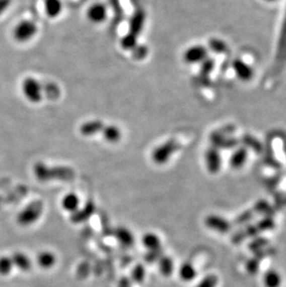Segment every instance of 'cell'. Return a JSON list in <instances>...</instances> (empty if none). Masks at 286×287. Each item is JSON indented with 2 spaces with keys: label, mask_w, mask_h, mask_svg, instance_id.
<instances>
[{
  "label": "cell",
  "mask_w": 286,
  "mask_h": 287,
  "mask_svg": "<svg viewBox=\"0 0 286 287\" xmlns=\"http://www.w3.org/2000/svg\"><path fill=\"white\" fill-rule=\"evenodd\" d=\"M263 281L265 287H280L281 284V277L277 270H268L264 275Z\"/></svg>",
  "instance_id": "cell-25"
},
{
  "label": "cell",
  "mask_w": 286,
  "mask_h": 287,
  "mask_svg": "<svg viewBox=\"0 0 286 287\" xmlns=\"http://www.w3.org/2000/svg\"><path fill=\"white\" fill-rule=\"evenodd\" d=\"M256 225L260 229V232L262 233V232L271 231L272 228H274L275 221L272 217H265L256 223Z\"/></svg>",
  "instance_id": "cell-33"
},
{
  "label": "cell",
  "mask_w": 286,
  "mask_h": 287,
  "mask_svg": "<svg viewBox=\"0 0 286 287\" xmlns=\"http://www.w3.org/2000/svg\"><path fill=\"white\" fill-rule=\"evenodd\" d=\"M253 210L261 213V214H265L266 217H271V215L273 214L272 207L265 200H259L258 202H256Z\"/></svg>",
  "instance_id": "cell-27"
},
{
  "label": "cell",
  "mask_w": 286,
  "mask_h": 287,
  "mask_svg": "<svg viewBox=\"0 0 286 287\" xmlns=\"http://www.w3.org/2000/svg\"><path fill=\"white\" fill-rule=\"evenodd\" d=\"M118 287H132L131 280L126 277H123L118 282Z\"/></svg>",
  "instance_id": "cell-38"
},
{
  "label": "cell",
  "mask_w": 286,
  "mask_h": 287,
  "mask_svg": "<svg viewBox=\"0 0 286 287\" xmlns=\"http://www.w3.org/2000/svg\"><path fill=\"white\" fill-rule=\"evenodd\" d=\"M179 144L174 141H169L156 147L152 153V159L156 164H167V161L171 158L175 152L178 151Z\"/></svg>",
  "instance_id": "cell-5"
},
{
  "label": "cell",
  "mask_w": 286,
  "mask_h": 287,
  "mask_svg": "<svg viewBox=\"0 0 286 287\" xmlns=\"http://www.w3.org/2000/svg\"><path fill=\"white\" fill-rule=\"evenodd\" d=\"M204 224L207 228L220 234H227L232 229V224L228 219L214 214L205 217Z\"/></svg>",
  "instance_id": "cell-8"
},
{
  "label": "cell",
  "mask_w": 286,
  "mask_h": 287,
  "mask_svg": "<svg viewBox=\"0 0 286 287\" xmlns=\"http://www.w3.org/2000/svg\"><path fill=\"white\" fill-rule=\"evenodd\" d=\"M158 264H159V270H160L162 275L169 277L173 273V259L169 258L167 255L164 254L161 258L158 259Z\"/></svg>",
  "instance_id": "cell-24"
},
{
  "label": "cell",
  "mask_w": 286,
  "mask_h": 287,
  "mask_svg": "<svg viewBox=\"0 0 286 287\" xmlns=\"http://www.w3.org/2000/svg\"><path fill=\"white\" fill-rule=\"evenodd\" d=\"M248 158V152L245 147H238L230 158V165L233 169H239L245 165Z\"/></svg>",
  "instance_id": "cell-14"
},
{
  "label": "cell",
  "mask_w": 286,
  "mask_h": 287,
  "mask_svg": "<svg viewBox=\"0 0 286 287\" xmlns=\"http://www.w3.org/2000/svg\"><path fill=\"white\" fill-rule=\"evenodd\" d=\"M145 276H146V270L143 265L137 264V266L134 267L131 272V280L133 282L141 283L145 279Z\"/></svg>",
  "instance_id": "cell-28"
},
{
  "label": "cell",
  "mask_w": 286,
  "mask_h": 287,
  "mask_svg": "<svg viewBox=\"0 0 286 287\" xmlns=\"http://www.w3.org/2000/svg\"><path fill=\"white\" fill-rule=\"evenodd\" d=\"M205 165L209 173L217 174L220 172L221 168V155L220 150L211 147L205 152Z\"/></svg>",
  "instance_id": "cell-9"
},
{
  "label": "cell",
  "mask_w": 286,
  "mask_h": 287,
  "mask_svg": "<svg viewBox=\"0 0 286 287\" xmlns=\"http://www.w3.org/2000/svg\"><path fill=\"white\" fill-rule=\"evenodd\" d=\"M13 265L22 271H28L32 268V262L24 253L15 252L12 254V257Z\"/></svg>",
  "instance_id": "cell-19"
},
{
  "label": "cell",
  "mask_w": 286,
  "mask_h": 287,
  "mask_svg": "<svg viewBox=\"0 0 286 287\" xmlns=\"http://www.w3.org/2000/svg\"><path fill=\"white\" fill-rule=\"evenodd\" d=\"M22 91L25 99L32 103H38L43 99L44 87L35 77H26L22 83Z\"/></svg>",
  "instance_id": "cell-3"
},
{
  "label": "cell",
  "mask_w": 286,
  "mask_h": 287,
  "mask_svg": "<svg viewBox=\"0 0 286 287\" xmlns=\"http://www.w3.org/2000/svg\"><path fill=\"white\" fill-rule=\"evenodd\" d=\"M107 7L102 2H96L87 10V18L90 23L101 24L107 19Z\"/></svg>",
  "instance_id": "cell-7"
},
{
  "label": "cell",
  "mask_w": 286,
  "mask_h": 287,
  "mask_svg": "<svg viewBox=\"0 0 286 287\" xmlns=\"http://www.w3.org/2000/svg\"><path fill=\"white\" fill-rule=\"evenodd\" d=\"M14 265L11 257L2 256L0 257V275H9L12 272Z\"/></svg>",
  "instance_id": "cell-26"
},
{
  "label": "cell",
  "mask_w": 286,
  "mask_h": 287,
  "mask_svg": "<svg viewBox=\"0 0 286 287\" xmlns=\"http://www.w3.org/2000/svg\"><path fill=\"white\" fill-rule=\"evenodd\" d=\"M245 145L250 147L251 149L255 150L256 152H261L262 150V145L260 144V142L257 141L255 138L251 137V136H245Z\"/></svg>",
  "instance_id": "cell-36"
},
{
  "label": "cell",
  "mask_w": 286,
  "mask_h": 287,
  "mask_svg": "<svg viewBox=\"0 0 286 287\" xmlns=\"http://www.w3.org/2000/svg\"><path fill=\"white\" fill-rule=\"evenodd\" d=\"M142 25L143 13H137L132 19L130 35H135L137 37V34L140 32V29L142 28Z\"/></svg>",
  "instance_id": "cell-29"
},
{
  "label": "cell",
  "mask_w": 286,
  "mask_h": 287,
  "mask_svg": "<svg viewBox=\"0 0 286 287\" xmlns=\"http://www.w3.org/2000/svg\"><path fill=\"white\" fill-rule=\"evenodd\" d=\"M0 205H1V200H0Z\"/></svg>",
  "instance_id": "cell-40"
},
{
  "label": "cell",
  "mask_w": 286,
  "mask_h": 287,
  "mask_svg": "<svg viewBox=\"0 0 286 287\" xmlns=\"http://www.w3.org/2000/svg\"><path fill=\"white\" fill-rule=\"evenodd\" d=\"M219 278L214 274H209V275L203 277L196 287H216L218 285Z\"/></svg>",
  "instance_id": "cell-34"
},
{
  "label": "cell",
  "mask_w": 286,
  "mask_h": 287,
  "mask_svg": "<svg viewBox=\"0 0 286 287\" xmlns=\"http://www.w3.org/2000/svg\"><path fill=\"white\" fill-rule=\"evenodd\" d=\"M208 49L202 45H194L188 47L183 53V61L188 65L202 64L207 58Z\"/></svg>",
  "instance_id": "cell-6"
},
{
  "label": "cell",
  "mask_w": 286,
  "mask_h": 287,
  "mask_svg": "<svg viewBox=\"0 0 286 287\" xmlns=\"http://www.w3.org/2000/svg\"><path fill=\"white\" fill-rule=\"evenodd\" d=\"M214 63L211 58H206L202 63V67H201V76H208L210 73L214 69Z\"/></svg>",
  "instance_id": "cell-35"
},
{
  "label": "cell",
  "mask_w": 286,
  "mask_h": 287,
  "mask_svg": "<svg viewBox=\"0 0 286 287\" xmlns=\"http://www.w3.org/2000/svg\"><path fill=\"white\" fill-rule=\"evenodd\" d=\"M95 211V205L93 202H89L84 205L81 209L78 208L77 211L73 213L71 220L74 223H81L88 220Z\"/></svg>",
  "instance_id": "cell-13"
},
{
  "label": "cell",
  "mask_w": 286,
  "mask_h": 287,
  "mask_svg": "<svg viewBox=\"0 0 286 287\" xmlns=\"http://www.w3.org/2000/svg\"><path fill=\"white\" fill-rule=\"evenodd\" d=\"M259 264H260V258L255 256L254 258H250L246 261L245 270L251 275H255L259 270Z\"/></svg>",
  "instance_id": "cell-31"
},
{
  "label": "cell",
  "mask_w": 286,
  "mask_h": 287,
  "mask_svg": "<svg viewBox=\"0 0 286 287\" xmlns=\"http://www.w3.org/2000/svg\"><path fill=\"white\" fill-rule=\"evenodd\" d=\"M213 147L217 149H232L238 145V141L235 138H228L223 133H214L211 137Z\"/></svg>",
  "instance_id": "cell-12"
},
{
  "label": "cell",
  "mask_w": 286,
  "mask_h": 287,
  "mask_svg": "<svg viewBox=\"0 0 286 287\" xmlns=\"http://www.w3.org/2000/svg\"><path fill=\"white\" fill-rule=\"evenodd\" d=\"M36 262L39 267L44 270H48L53 268L57 262V258L53 253L50 251H42L36 257Z\"/></svg>",
  "instance_id": "cell-18"
},
{
  "label": "cell",
  "mask_w": 286,
  "mask_h": 287,
  "mask_svg": "<svg viewBox=\"0 0 286 287\" xmlns=\"http://www.w3.org/2000/svg\"><path fill=\"white\" fill-rule=\"evenodd\" d=\"M104 124L102 123L101 120H91L84 123L80 127V133L86 137H91V136L98 134V132H102V129L104 128Z\"/></svg>",
  "instance_id": "cell-16"
},
{
  "label": "cell",
  "mask_w": 286,
  "mask_h": 287,
  "mask_svg": "<svg viewBox=\"0 0 286 287\" xmlns=\"http://www.w3.org/2000/svg\"><path fill=\"white\" fill-rule=\"evenodd\" d=\"M142 244L144 247L151 252L163 251L161 239L159 236L154 233H147L142 237Z\"/></svg>",
  "instance_id": "cell-15"
},
{
  "label": "cell",
  "mask_w": 286,
  "mask_h": 287,
  "mask_svg": "<svg viewBox=\"0 0 286 287\" xmlns=\"http://www.w3.org/2000/svg\"><path fill=\"white\" fill-rule=\"evenodd\" d=\"M233 69L236 76L243 82H248L254 76V71L245 61L235 59L233 62Z\"/></svg>",
  "instance_id": "cell-10"
},
{
  "label": "cell",
  "mask_w": 286,
  "mask_h": 287,
  "mask_svg": "<svg viewBox=\"0 0 286 287\" xmlns=\"http://www.w3.org/2000/svg\"><path fill=\"white\" fill-rule=\"evenodd\" d=\"M254 216L253 210H246V211L243 212L242 214H240L238 217H236L235 219V223L236 224H245V223L248 222L251 218Z\"/></svg>",
  "instance_id": "cell-37"
},
{
  "label": "cell",
  "mask_w": 286,
  "mask_h": 287,
  "mask_svg": "<svg viewBox=\"0 0 286 287\" xmlns=\"http://www.w3.org/2000/svg\"><path fill=\"white\" fill-rule=\"evenodd\" d=\"M37 32L38 28L36 23L30 20H24L15 25L12 31V36L19 43H24L31 40Z\"/></svg>",
  "instance_id": "cell-4"
},
{
  "label": "cell",
  "mask_w": 286,
  "mask_h": 287,
  "mask_svg": "<svg viewBox=\"0 0 286 287\" xmlns=\"http://www.w3.org/2000/svg\"><path fill=\"white\" fill-rule=\"evenodd\" d=\"M209 48L214 53H224L227 50L226 43L219 38H212L209 42Z\"/></svg>",
  "instance_id": "cell-32"
},
{
  "label": "cell",
  "mask_w": 286,
  "mask_h": 287,
  "mask_svg": "<svg viewBox=\"0 0 286 287\" xmlns=\"http://www.w3.org/2000/svg\"><path fill=\"white\" fill-rule=\"evenodd\" d=\"M61 205L65 211L73 214L79 208L80 199H79L78 194L70 193V194H66L65 196L62 198Z\"/></svg>",
  "instance_id": "cell-20"
},
{
  "label": "cell",
  "mask_w": 286,
  "mask_h": 287,
  "mask_svg": "<svg viewBox=\"0 0 286 287\" xmlns=\"http://www.w3.org/2000/svg\"><path fill=\"white\" fill-rule=\"evenodd\" d=\"M44 210V204L40 200H36L26 205L22 211L19 213L17 217V222L24 227L30 226L32 224L36 222L40 217Z\"/></svg>",
  "instance_id": "cell-2"
},
{
  "label": "cell",
  "mask_w": 286,
  "mask_h": 287,
  "mask_svg": "<svg viewBox=\"0 0 286 287\" xmlns=\"http://www.w3.org/2000/svg\"><path fill=\"white\" fill-rule=\"evenodd\" d=\"M63 5L61 0H44V10L48 18L59 17L62 12Z\"/></svg>",
  "instance_id": "cell-17"
},
{
  "label": "cell",
  "mask_w": 286,
  "mask_h": 287,
  "mask_svg": "<svg viewBox=\"0 0 286 287\" xmlns=\"http://www.w3.org/2000/svg\"><path fill=\"white\" fill-rule=\"evenodd\" d=\"M102 132L103 138L110 143H116L121 139V130L115 126H104Z\"/></svg>",
  "instance_id": "cell-23"
},
{
  "label": "cell",
  "mask_w": 286,
  "mask_h": 287,
  "mask_svg": "<svg viewBox=\"0 0 286 287\" xmlns=\"http://www.w3.org/2000/svg\"><path fill=\"white\" fill-rule=\"evenodd\" d=\"M196 274V270L191 262H185L182 264L179 270V278L186 282H189L195 279Z\"/></svg>",
  "instance_id": "cell-22"
},
{
  "label": "cell",
  "mask_w": 286,
  "mask_h": 287,
  "mask_svg": "<svg viewBox=\"0 0 286 287\" xmlns=\"http://www.w3.org/2000/svg\"><path fill=\"white\" fill-rule=\"evenodd\" d=\"M265 1L269 2V3H273V2H276V1H278V0H265Z\"/></svg>",
  "instance_id": "cell-39"
},
{
  "label": "cell",
  "mask_w": 286,
  "mask_h": 287,
  "mask_svg": "<svg viewBox=\"0 0 286 287\" xmlns=\"http://www.w3.org/2000/svg\"><path fill=\"white\" fill-rule=\"evenodd\" d=\"M268 241L264 237H255L249 245V248L253 252L256 253L265 249L266 246L268 245Z\"/></svg>",
  "instance_id": "cell-30"
},
{
  "label": "cell",
  "mask_w": 286,
  "mask_h": 287,
  "mask_svg": "<svg viewBox=\"0 0 286 287\" xmlns=\"http://www.w3.org/2000/svg\"><path fill=\"white\" fill-rule=\"evenodd\" d=\"M114 236L123 246H131L134 244V237L131 232L125 227H120L114 231Z\"/></svg>",
  "instance_id": "cell-21"
},
{
  "label": "cell",
  "mask_w": 286,
  "mask_h": 287,
  "mask_svg": "<svg viewBox=\"0 0 286 287\" xmlns=\"http://www.w3.org/2000/svg\"><path fill=\"white\" fill-rule=\"evenodd\" d=\"M35 174L40 182L51 180L70 181L74 178V171L67 167H48L46 164L38 163L35 165Z\"/></svg>",
  "instance_id": "cell-1"
},
{
  "label": "cell",
  "mask_w": 286,
  "mask_h": 287,
  "mask_svg": "<svg viewBox=\"0 0 286 287\" xmlns=\"http://www.w3.org/2000/svg\"><path fill=\"white\" fill-rule=\"evenodd\" d=\"M275 60H276L278 66L284 65L286 63V12L282 26L280 29V35H279Z\"/></svg>",
  "instance_id": "cell-11"
}]
</instances>
